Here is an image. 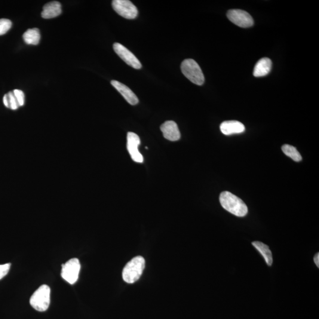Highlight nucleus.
<instances>
[{"instance_id": "obj_3", "label": "nucleus", "mask_w": 319, "mask_h": 319, "mask_svg": "<svg viewBox=\"0 0 319 319\" xmlns=\"http://www.w3.org/2000/svg\"><path fill=\"white\" fill-rule=\"evenodd\" d=\"M183 74L193 84L202 85L204 84L205 77L201 67L195 60L187 59L181 64Z\"/></svg>"}, {"instance_id": "obj_2", "label": "nucleus", "mask_w": 319, "mask_h": 319, "mask_svg": "<svg viewBox=\"0 0 319 319\" xmlns=\"http://www.w3.org/2000/svg\"><path fill=\"white\" fill-rule=\"evenodd\" d=\"M145 268V260L142 256L134 257L129 262L122 271V278L125 283L133 284L139 280Z\"/></svg>"}, {"instance_id": "obj_16", "label": "nucleus", "mask_w": 319, "mask_h": 319, "mask_svg": "<svg viewBox=\"0 0 319 319\" xmlns=\"http://www.w3.org/2000/svg\"><path fill=\"white\" fill-rule=\"evenodd\" d=\"M23 38L27 45H38L41 40V33L38 29H29L24 33Z\"/></svg>"}, {"instance_id": "obj_15", "label": "nucleus", "mask_w": 319, "mask_h": 319, "mask_svg": "<svg viewBox=\"0 0 319 319\" xmlns=\"http://www.w3.org/2000/svg\"><path fill=\"white\" fill-rule=\"evenodd\" d=\"M252 244L262 254L267 265L271 266L272 264V256L271 251L267 245L259 241H254Z\"/></svg>"}, {"instance_id": "obj_12", "label": "nucleus", "mask_w": 319, "mask_h": 319, "mask_svg": "<svg viewBox=\"0 0 319 319\" xmlns=\"http://www.w3.org/2000/svg\"><path fill=\"white\" fill-rule=\"evenodd\" d=\"M220 131L226 136L235 134H241L245 130L244 125L238 121H226L222 122L220 126Z\"/></svg>"}, {"instance_id": "obj_13", "label": "nucleus", "mask_w": 319, "mask_h": 319, "mask_svg": "<svg viewBox=\"0 0 319 319\" xmlns=\"http://www.w3.org/2000/svg\"><path fill=\"white\" fill-rule=\"evenodd\" d=\"M271 67V60L267 57L262 58L258 61L254 67L253 75L257 78L267 75L270 72Z\"/></svg>"}, {"instance_id": "obj_8", "label": "nucleus", "mask_w": 319, "mask_h": 319, "mask_svg": "<svg viewBox=\"0 0 319 319\" xmlns=\"http://www.w3.org/2000/svg\"><path fill=\"white\" fill-rule=\"evenodd\" d=\"M113 48L115 53L129 66L136 69L142 68V64H141L139 60L123 45L118 44V43H115L113 45Z\"/></svg>"}, {"instance_id": "obj_20", "label": "nucleus", "mask_w": 319, "mask_h": 319, "mask_svg": "<svg viewBox=\"0 0 319 319\" xmlns=\"http://www.w3.org/2000/svg\"><path fill=\"white\" fill-rule=\"evenodd\" d=\"M13 92L15 97L16 98L19 106H23L24 104V94L23 92L19 90H14Z\"/></svg>"}, {"instance_id": "obj_18", "label": "nucleus", "mask_w": 319, "mask_h": 319, "mask_svg": "<svg viewBox=\"0 0 319 319\" xmlns=\"http://www.w3.org/2000/svg\"><path fill=\"white\" fill-rule=\"evenodd\" d=\"M12 23L10 20L6 18L0 19V36L5 35L11 29Z\"/></svg>"}, {"instance_id": "obj_4", "label": "nucleus", "mask_w": 319, "mask_h": 319, "mask_svg": "<svg viewBox=\"0 0 319 319\" xmlns=\"http://www.w3.org/2000/svg\"><path fill=\"white\" fill-rule=\"evenodd\" d=\"M51 303V288L48 285L39 287L30 297V304L39 312L47 311Z\"/></svg>"}, {"instance_id": "obj_6", "label": "nucleus", "mask_w": 319, "mask_h": 319, "mask_svg": "<svg viewBox=\"0 0 319 319\" xmlns=\"http://www.w3.org/2000/svg\"><path fill=\"white\" fill-rule=\"evenodd\" d=\"M112 5L116 13L127 19H134L137 16V7L128 0H113Z\"/></svg>"}, {"instance_id": "obj_22", "label": "nucleus", "mask_w": 319, "mask_h": 319, "mask_svg": "<svg viewBox=\"0 0 319 319\" xmlns=\"http://www.w3.org/2000/svg\"><path fill=\"white\" fill-rule=\"evenodd\" d=\"M314 262L316 264V265L318 266V267H319V253L316 254L315 257H314Z\"/></svg>"}, {"instance_id": "obj_1", "label": "nucleus", "mask_w": 319, "mask_h": 319, "mask_svg": "<svg viewBox=\"0 0 319 319\" xmlns=\"http://www.w3.org/2000/svg\"><path fill=\"white\" fill-rule=\"evenodd\" d=\"M219 201L222 207L229 213L238 217H244L248 213L246 204L240 198L229 192L220 193Z\"/></svg>"}, {"instance_id": "obj_14", "label": "nucleus", "mask_w": 319, "mask_h": 319, "mask_svg": "<svg viewBox=\"0 0 319 319\" xmlns=\"http://www.w3.org/2000/svg\"><path fill=\"white\" fill-rule=\"evenodd\" d=\"M62 13V6L57 1H52L47 3L44 7L42 12V17L45 19L56 17Z\"/></svg>"}, {"instance_id": "obj_23", "label": "nucleus", "mask_w": 319, "mask_h": 319, "mask_svg": "<svg viewBox=\"0 0 319 319\" xmlns=\"http://www.w3.org/2000/svg\"><path fill=\"white\" fill-rule=\"evenodd\" d=\"M3 102H4V104L7 108H8V97H7V94H5V96H4V98H3Z\"/></svg>"}, {"instance_id": "obj_21", "label": "nucleus", "mask_w": 319, "mask_h": 319, "mask_svg": "<svg viewBox=\"0 0 319 319\" xmlns=\"http://www.w3.org/2000/svg\"><path fill=\"white\" fill-rule=\"evenodd\" d=\"M11 267V264L0 265V280L7 275Z\"/></svg>"}, {"instance_id": "obj_9", "label": "nucleus", "mask_w": 319, "mask_h": 319, "mask_svg": "<svg viewBox=\"0 0 319 319\" xmlns=\"http://www.w3.org/2000/svg\"><path fill=\"white\" fill-rule=\"evenodd\" d=\"M140 144V139L139 136L133 132H129L127 134L128 151L133 161L142 163L144 159L139 150Z\"/></svg>"}, {"instance_id": "obj_7", "label": "nucleus", "mask_w": 319, "mask_h": 319, "mask_svg": "<svg viewBox=\"0 0 319 319\" xmlns=\"http://www.w3.org/2000/svg\"><path fill=\"white\" fill-rule=\"evenodd\" d=\"M227 17L232 23L242 28H248L254 25V20L247 11L234 9L227 13Z\"/></svg>"}, {"instance_id": "obj_10", "label": "nucleus", "mask_w": 319, "mask_h": 319, "mask_svg": "<svg viewBox=\"0 0 319 319\" xmlns=\"http://www.w3.org/2000/svg\"><path fill=\"white\" fill-rule=\"evenodd\" d=\"M160 129L165 139L171 142H176L180 139V131L175 122H165L161 125Z\"/></svg>"}, {"instance_id": "obj_11", "label": "nucleus", "mask_w": 319, "mask_h": 319, "mask_svg": "<svg viewBox=\"0 0 319 319\" xmlns=\"http://www.w3.org/2000/svg\"><path fill=\"white\" fill-rule=\"evenodd\" d=\"M111 85L125 98V100L132 106L137 105L139 101L137 97L126 85L117 81H112Z\"/></svg>"}, {"instance_id": "obj_5", "label": "nucleus", "mask_w": 319, "mask_h": 319, "mask_svg": "<svg viewBox=\"0 0 319 319\" xmlns=\"http://www.w3.org/2000/svg\"><path fill=\"white\" fill-rule=\"evenodd\" d=\"M81 264L77 259H72L62 265L61 276L70 284H74L78 280Z\"/></svg>"}, {"instance_id": "obj_17", "label": "nucleus", "mask_w": 319, "mask_h": 319, "mask_svg": "<svg viewBox=\"0 0 319 319\" xmlns=\"http://www.w3.org/2000/svg\"><path fill=\"white\" fill-rule=\"evenodd\" d=\"M281 149L284 154L293 159L294 161L299 162L302 160V156L295 147L288 145V144H285V145L282 146Z\"/></svg>"}, {"instance_id": "obj_19", "label": "nucleus", "mask_w": 319, "mask_h": 319, "mask_svg": "<svg viewBox=\"0 0 319 319\" xmlns=\"http://www.w3.org/2000/svg\"><path fill=\"white\" fill-rule=\"evenodd\" d=\"M8 101V108L13 110L17 109L19 105H18L16 98L15 97L13 92H10L7 94Z\"/></svg>"}]
</instances>
